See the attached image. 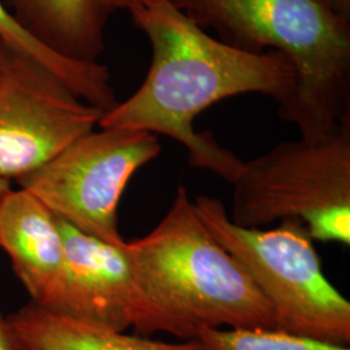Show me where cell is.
<instances>
[{
  "instance_id": "obj_1",
  "label": "cell",
  "mask_w": 350,
  "mask_h": 350,
  "mask_svg": "<svg viewBox=\"0 0 350 350\" xmlns=\"http://www.w3.org/2000/svg\"><path fill=\"white\" fill-rule=\"evenodd\" d=\"M131 17L150 39V70L127 100L103 113L99 126L174 139L187 150L189 166L231 183L243 160L211 133H198L195 118L215 103L244 94H262L282 105L295 86L293 66L275 51L256 53L211 37L173 1Z\"/></svg>"
},
{
  "instance_id": "obj_2",
  "label": "cell",
  "mask_w": 350,
  "mask_h": 350,
  "mask_svg": "<svg viewBox=\"0 0 350 350\" xmlns=\"http://www.w3.org/2000/svg\"><path fill=\"white\" fill-rule=\"evenodd\" d=\"M144 300L140 336L167 332L193 340L204 328L273 329L269 302L245 269L217 243L187 189L150 234L125 244Z\"/></svg>"
},
{
  "instance_id": "obj_3",
  "label": "cell",
  "mask_w": 350,
  "mask_h": 350,
  "mask_svg": "<svg viewBox=\"0 0 350 350\" xmlns=\"http://www.w3.org/2000/svg\"><path fill=\"white\" fill-rule=\"evenodd\" d=\"M201 29L250 52L275 51L295 70V86L278 107L301 139L317 142L350 120V21L331 0H174Z\"/></svg>"
},
{
  "instance_id": "obj_4",
  "label": "cell",
  "mask_w": 350,
  "mask_h": 350,
  "mask_svg": "<svg viewBox=\"0 0 350 350\" xmlns=\"http://www.w3.org/2000/svg\"><path fill=\"white\" fill-rule=\"evenodd\" d=\"M193 205L213 238L245 269L269 302L275 331L349 347V300L327 279L302 224L244 228L231 222L215 198L201 195Z\"/></svg>"
},
{
  "instance_id": "obj_5",
  "label": "cell",
  "mask_w": 350,
  "mask_h": 350,
  "mask_svg": "<svg viewBox=\"0 0 350 350\" xmlns=\"http://www.w3.org/2000/svg\"><path fill=\"white\" fill-rule=\"evenodd\" d=\"M232 224L299 221L313 240L350 245V120L317 142H284L243 161L231 182Z\"/></svg>"
},
{
  "instance_id": "obj_6",
  "label": "cell",
  "mask_w": 350,
  "mask_h": 350,
  "mask_svg": "<svg viewBox=\"0 0 350 350\" xmlns=\"http://www.w3.org/2000/svg\"><path fill=\"white\" fill-rule=\"evenodd\" d=\"M161 152L157 135L105 127L77 139L16 182L52 214L79 231L124 245L118 205L131 176Z\"/></svg>"
},
{
  "instance_id": "obj_7",
  "label": "cell",
  "mask_w": 350,
  "mask_h": 350,
  "mask_svg": "<svg viewBox=\"0 0 350 350\" xmlns=\"http://www.w3.org/2000/svg\"><path fill=\"white\" fill-rule=\"evenodd\" d=\"M101 116L46 66L10 51L0 64V176L33 173L94 131Z\"/></svg>"
},
{
  "instance_id": "obj_8",
  "label": "cell",
  "mask_w": 350,
  "mask_h": 350,
  "mask_svg": "<svg viewBox=\"0 0 350 350\" xmlns=\"http://www.w3.org/2000/svg\"><path fill=\"white\" fill-rule=\"evenodd\" d=\"M57 224L64 241L63 273L42 308L116 331L133 327L140 335L146 306L126 243L113 245L60 218Z\"/></svg>"
},
{
  "instance_id": "obj_9",
  "label": "cell",
  "mask_w": 350,
  "mask_h": 350,
  "mask_svg": "<svg viewBox=\"0 0 350 350\" xmlns=\"http://www.w3.org/2000/svg\"><path fill=\"white\" fill-rule=\"evenodd\" d=\"M0 248L31 302L43 306L63 273V237L57 218L26 189H10L0 206Z\"/></svg>"
},
{
  "instance_id": "obj_10",
  "label": "cell",
  "mask_w": 350,
  "mask_h": 350,
  "mask_svg": "<svg viewBox=\"0 0 350 350\" xmlns=\"http://www.w3.org/2000/svg\"><path fill=\"white\" fill-rule=\"evenodd\" d=\"M29 37L63 57L96 63L109 11L101 0H0Z\"/></svg>"
},
{
  "instance_id": "obj_11",
  "label": "cell",
  "mask_w": 350,
  "mask_h": 350,
  "mask_svg": "<svg viewBox=\"0 0 350 350\" xmlns=\"http://www.w3.org/2000/svg\"><path fill=\"white\" fill-rule=\"evenodd\" d=\"M16 350H200L195 340L172 344L127 335L55 313L34 302L7 317Z\"/></svg>"
},
{
  "instance_id": "obj_12",
  "label": "cell",
  "mask_w": 350,
  "mask_h": 350,
  "mask_svg": "<svg viewBox=\"0 0 350 350\" xmlns=\"http://www.w3.org/2000/svg\"><path fill=\"white\" fill-rule=\"evenodd\" d=\"M0 39L11 50L36 60L56 75L78 99L105 113L118 103L111 86L108 68L98 63L77 62L47 50L14 23L0 3Z\"/></svg>"
},
{
  "instance_id": "obj_13",
  "label": "cell",
  "mask_w": 350,
  "mask_h": 350,
  "mask_svg": "<svg viewBox=\"0 0 350 350\" xmlns=\"http://www.w3.org/2000/svg\"><path fill=\"white\" fill-rule=\"evenodd\" d=\"M193 340L200 350H350L273 329L204 328Z\"/></svg>"
},
{
  "instance_id": "obj_14",
  "label": "cell",
  "mask_w": 350,
  "mask_h": 350,
  "mask_svg": "<svg viewBox=\"0 0 350 350\" xmlns=\"http://www.w3.org/2000/svg\"><path fill=\"white\" fill-rule=\"evenodd\" d=\"M103 4L105 5V8L109 11H117V10H124V11H129V12L135 13L148 8L150 5H154L157 3L161 1H173L174 0H101Z\"/></svg>"
},
{
  "instance_id": "obj_15",
  "label": "cell",
  "mask_w": 350,
  "mask_h": 350,
  "mask_svg": "<svg viewBox=\"0 0 350 350\" xmlns=\"http://www.w3.org/2000/svg\"><path fill=\"white\" fill-rule=\"evenodd\" d=\"M0 350H16L7 318L0 313Z\"/></svg>"
},
{
  "instance_id": "obj_16",
  "label": "cell",
  "mask_w": 350,
  "mask_h": 350,
  "mask_svg": "<svg viewBox=\"0 0 350 350\" xmlns=\"http://www.w3.org/2000/svg\"><path fill=\"white\" fill-rule=\"evenodd\" d=\"M335 11L350 21V0H331Z\"/></svg>"
},
{
  "instance_id": "obj_17",
  "label": "cell",
  "mask_w": 350,
  "mask_h": 350,
  "mask_svg": "<svg viewBox=\"0 0 350 350\" xmlns=\"http://www.w3.org/2000/svg\"><path fill=\"white\" fill-rule=\"evenodd\" d=\"M10 189H11V180L0 176V206L3 204L5 195L10 192Z\"/></svg>"
},
{
  "instance_id": "obj_18",
  "label": "cell",
  "mask_w": 350,
  "mask_h": 350,
  "mask_svg": "<svg viewBox=\"0 0 350 350\" xmlns=\"http://www.w3.org/2000/svg\"><path fill=\"white\" fill-rule=\"evenodd\" d=\"M10 51H11V49L0 39V64L3 63V60L5 59V56L8 55Z\"/></svg>"
}]
</instances>
